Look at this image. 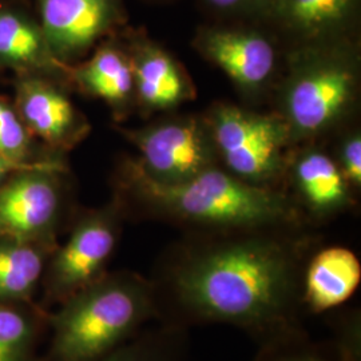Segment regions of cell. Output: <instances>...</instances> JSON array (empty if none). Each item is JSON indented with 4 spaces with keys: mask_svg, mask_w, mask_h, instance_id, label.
Masks as SVG:
<instances>
[{
    "mask_svg": "<svg viewBox=\"0 0 361 361\" xmlns=\"http://www.w3.org/2000/svg\"><path fill=\"white\" fill-rule=\"evenodd\" d=\"M284 229L217 233L169 259L154 285L158 320L229 324L259 344L301 331V247Z\"/></svg>",
    "mask_w": 361,
    "mask_h": 361,
    "instance_id": "obj_1",
    "label": "cell"
},
{
    "mask_svg": "<svg viewBox=\"0 0 361 361\" xmlns=\"http://www.w3.org/2000/svg\"><path fill=\"white\" fill-rule=\"evenodd\" d=\"M118 197L135 201L161 219L216 233L286 229L301 221L286 194L240 180L217 166L182 183L164 185L130 161Z\"/></svg>",
    "mask_w": 361,
    "mask_h": 361,
    "instance_id": "obj_2",
    "label": "cell"
},
{
    "mask_svg": "<svg viewBox=\"0 0 361 361\" xmlns=\"http://www.w3.org/2000/svg\"><path fill=\"white\" fill-rule=\"evenodd\" d=\"M158 319L154 285L131 271H107L49 310L46 361H99Z\"/></svg>",
    "mask_w": 361,
    "mask_h": 361,
    "instance_id": "obj_3",
    "label": "cell"
},
{
    "mask_svg": "<svg viewBox=\"0 0 361 361\" xmlns=\"http://www.w3.org/2000/svg\"><path fill=\"white\" fill-rule=\"evenodd\" d=\"M359 83L356 52L345 39L304 44L286 78L281 113L292 143L332 129L355 102Z\"/></svg>",
    "mask_w": 361,
    "mask_h": 361,
    "instance_id": "obj_4",
    "label": "cell"
},
{
    "mask_svg": "<svg viewBox=\"0 0 361 361\" xmlns=\"http://www.w3.org/2000/svg\"><path fill=\"white\" fill-rule=\"evenodd\" d=\"M125 212L121 200L114 197L111 202L83 213L74 222L65 244H58L47 262L39 292L42 308L54 310L109 271Z\"/></svg>",
    "mask_w": 361,
    "mask_h": 361,
    "instance_id": "obj_5",
    "label": "cell"
},
{
    "mask_svg": "<svg viewBox=\"0 0 361 361\" xmlns=\"http://www.w3.org/2000/svg\"><path fill=\"white\" fill-rule=\"evenodd\" d=\"M205 121L219 159L231 174L265 188L281 177L292 140L280 114H258L232 104H217Z\"/></svg>",
    "mask_w": 361,
    "mask_h": 361,
    "instance_id": "obj_6",
    "label": "cell"
},
{
    "mask_svg": "<svg viewBox=\"0 0 361 361\" xmlns=\"http://www.w3.org/2000/svg\"><path fill=\"white\" fill-rule=\"evenodd\" d=\"M67 207L61 159L18 169L0 183V237L58 245Z\"/></svg>",
    "mask_w": 361,
    "mask_h": 361,
    "instance_id": "obj_7",
    "label": "cell"
},
{
    "mask_svg": "<svg viewBox=\"0 0 361 361\" xmlns=\"http://www.w3.org/2000/svg\"><path fill=\"white\" fill-rule=\"evenodd\" d=\"M140 158L131 161L149 178L177 185L217 164L219 155L207 121L195 116L158 122L142 129H119Z\"/></svg>",
    "mask_w": 361,
    "mask_h": 361,
    "instance_id": "obj_8",
    "label": "cell"
},
{
    "mask_svg": "<svg viewBox=\"0 0 361 361\" xmlns=\"http://www.w3.org/2000/svg\"><path fill=\"white\" fill-rule=\"evenodd\" d=\"M38 19L54 55L74 66L125 19L122 0H37Z\"/></svg>",
    "mask_w": 361,
    "mask_h": 361,
    "instance_id": "obj_9",
    "label": "cell"
},
{
    "mask_svg": "<svg viewBox=\"0 0 361 361\" xmlns=\"http://www.w3.org/2000/svg\"><path fill=\"white\" fill-rule=\"evenodd\" d=\"M13 106L31 135L62 154L90 133L87 118L68 98L65 85L37 75H15Z\"/></svg>",
    "mask_w": 361,
    "mask_h": 361,
    "instance_id": "obj_10",
    "label": "cell"
},
{
    "mask_svg": "<svg viewBox=\"0 0 361 361\" xmlns=\"http://www.w3.org/2000/svg\"><path fill=\"white\" fill-rule=\"evenodd\" d=\"M194 47L247 94L264 90L276 73V49L255 30L207 27L197 32Z\"/></svg>",
    "mask_w": 361,
    "mask_h": 361,
    "instance_id": "obj_11",
    "label": "cell"
},
{
    "mask_svg": "<svg viewBox=\"0 0 361 361\" xmlns=\"http://www.w3.org/2000/svg\"><path fill=\"white\" fill-rule=\"evenodd\" d=\"M126 51L134 78L135 107L145 114L176 109L195 97L192 79L164 47L135 37Z\"/></svg>",
    "mask_w": 361,
    "mask_h": 361,
    "instance_id": "obj_12",
    "label": "cell"
},
{
    "mask_svg": "<svg viewBox=\"0 0 361 361\" xmlns=\"http://www.w3.org/2000/svg\"><path fill=\"white\" fill-rule=\"evenodd\" d=\"M0 68L70 85L71 66L54 55L38 16L15 4H0Z\"/></svg>",
    "mask_w": 361,
    "mask_h": 361,
    "instance_id": "obj_13",
    "label": "cell"
},
{
    "mask_svg": "<svg viewBox=\"0 0 361 361\" xmlns=\"http://www.w3.org/2000/svg\"><path fill=\"white\" fill-rule=\"evenodd\" d=\"M70 85L104 101L116 121L125 119L135 107L129 54L125 46L114 40L101 42L89 59L71 66Z\"/></svg>",
    "mask_w": 361,
    "mask_h": 361,
    "instance_id": "obj_14",
    "label": "cell"
},
{
    "mask_svg": "<svg viewBox=\"0 0 361 361\" xmlns=\"http://www.w3.org/2000/svg\"><path fill=\"white\" fill-rule=\"evenodd\" d=\"M361 281L357 256L344 246H328L305 262L301 279V301L310 313H325L345 304Z\"/></svg>",
    "mask_w": 361,
    "mask_h": 361,
    "instance_id": "obj_15",
    "label": "cell"
},
{
    "mask_svg": "<svg viewBox=\"0 0 361 361\" xmlns=\"http://www.w3.org/2000/svg\"><path fill=\"white\" fill-rule=\"evenodd\" d=\"M359 0H271L265 16L304 44L345 39L355 23Z\"/></svg>",
    "mask_w": 361,
    "mask_h": 361,
    "instance_id": "obj_16",
    "label": "cell"
},
{
    "mask_svg": "<svg viewBox=\"0 0 361 361\" xmlns=\"http://www.w3.org/2000/svg\"><path fill=\"white\" fill-rule=\"evenodd\" d=\"M293 180L304 207L316 217L334 216L350 204L347 180L338 165L323 152L301 153L293 166Z\"/></svg>",
    "mask_w": 361,
    "mask_h": 361,
    "instance_id": "obj_17",
    "label": "cell"
},
{
    "mask_svg": "<svg viewBox=\"0 0 361 361\" xmlns=\"http://www.w3.org/2000/svg\"><path fill=\"white\" fill-rule=\"evenodd\" d=\"M56 246L0 237V302H38L43 274Z\"/></svg>",
    "mask_w": 361,
    "mask_h": 361,
    "instance_id": "obj_18",
    "label": "cell"
},
{
    "mask_svg": "<svg viewBox=\"0 0 361 361\" xmlns=\"http://www.w3.org/2000/svg\"><path fill=\"white\" fill-rule=\"evenodd\" d=\"M47 332L49 310L38 302H0V361H46L39 345Z\"/></svg>",
    "mask_w": 361,
    "mask_h": 361,
    "instance_id": "obj_19",
    "label": "cell"
},
{
    "mask_svg": "<svg viewBox=\"0 0 361 361\" xmlns=\"http://www.w3.org/2000/svg\"><path fill=\"white\" fill-rule=\"evenodd\" d=\"M185 341V328L161 324L159 328L142 331L99 361H180Z\"/></svg>",
    "mask_w": 361,
    "mask_h": 361,
    "instance_id": "obj_20",
    "label": "cell"
},
{
    "mask_svg": "<svg viewBox=\"0 0 361 361\" xmlns=\"http://www.w3.org/2000/svg\"><path fill=\"white\" fill-rule=\"evenodd\" d=\"M35 143L13 104L0 97V155L22 168L61 159L58 154L42 155Z\"/></svg>",
    "mask_w": 361,
    "mask_h": 361,
    "instance_id": "obj_21",
    "label": "cell"
},
{
    "mask_svg": "<svg viewBox=\"0 0 361 361\" xmlns=\"http://www.w3.org/2000/svg\"><path fill=\"white\" fill-rule=\"evenodd\" d=\"M255 361H335L324 349L312 344L302 329L261 343Z\"/></svg>",
    "mask_w": 361,
    "mask_h": 361,
    "instance_id": "obj_22",
    "label": "cell"
},
{
    "mask_svg": "<svg viewBox=\"0 0 361 361\" xmlns=\"http://www.w3.org/2000/svg\"><path fill=\"white\" fill-rule=\"evenodd\" d=\"M340 162L337 164L349 186H361V137L352 133L340 146Z\"/></svg>",
    "mask_w": 361,
    "mask_h": 361,
    "instance_id": "obj_23",
    "label": "cell"
},
{
    "mask_svg": "<svg viewBox=\"0 0 361 361\" xmlns=\"http://www.w3.org/2000/svg\"><path fill=\"white\" fill-rule=\"evenodd\" d=\"M205 3L219 13L265 16L271 0H205Z\"/></svg>",
    "mask_w": 361,
    "mask_h": 361,
    "instance_id": "obj_24",
    "label": "cell"
},
{
    "mask_svg": "<svg viewBox=\"0 0 361 361\" xmlns=\"http://www.w3.org/2000/svg\"><path fill=\"white\" fill-rule=\"evenodd\" d=\"M18 169H22V166L15 165L13 162H10L8 159H6L3 155H0V183Z\"/></svg>",
    "mask_w": 361,
    "mask_h": 361,
    "instance_id": "obj_25",
    "label": "cell"
}]
</instances>
